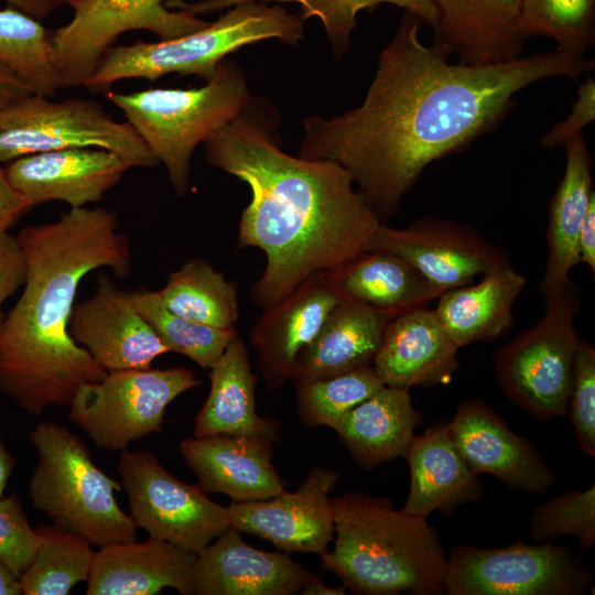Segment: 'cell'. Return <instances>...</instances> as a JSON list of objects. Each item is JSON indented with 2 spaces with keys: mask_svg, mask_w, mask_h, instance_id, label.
I'll return each instance as SVG.
<instances>
[{
  "mask_svg": "<svg viewBox=\"0 0 595 595\" xmlns=\"http://www.w3.org/2000/svg\"><path fill=\"white\" fill-rule=\"evenodd\" d=\"M422 24L404 11L358 107L303 121L298 155L345 167L381 221L432 162L493 131L522 89L594 69V60L558 48L488 65L451 63L421 41Z\"/></svg>",
  "mask_w": 595,
  "mask_h": 595,
  "instance_id": "1",
  "label": "cell"
},
{
  "mask_svg": "<svg viewBox=\"0 0 595 595\" xmlns=\"http://www.w3.org/2000/svg\"><path fill=\"white\" fill-rule=\"evenodd\" d=\"M279 125L271 101L252 96L204 143L210 165L249 186L238 245L266 256L250 289L251 301L262 310L366 251L382 224L345 167L284 152Z\"/></svg>",
  "mask_w": 595,
  "mask_h": 595,
  "instance_id": "2",
  "label": "cell"
},
{
  "mask_svg": "<svg viewBox=\"0 0 595 595\" xmlns=\"http://www.w3.org/2000/svg\"><path fill=\"white\" fill-rule=\"evenodd\" d=\"M17 239L26 262L23 291L0 324V390L31 415L69 407L77 390L108 372L69 334L80 281L109 268L131 270L129 238L116 213L71 208L53 223L26 226Z\"/></svg>",
  "mask_w": 595,
  "mask_h": 595,
  "instance_id": "3",
  "label": "cell"
},
{
  "mask_svg": "<svg viewBox=\"0 0 595 595\" xmlns=\"http://www.w3.org/2000/svg\"><path fill=\"white\" fill-rule=\"evenodd\" d=\"M332 507L334 548L321 556L324 572L358 594L445 593L447 555L425 518L356 491L333 497Z\"/></svg>",
  "mask_w": 595,
  "mask_h": 595,
  "instance_id": "4",
  "label": "cell"
},
{
  "mask_svg": "<svg viewBox=\"0 0 595 595\" xmlns=\"http://www.w3.org/2000/svg\"><path fill=\"white\" fill-rule=\"evenodd\" d=\"M251 97L244 69L230 58L223 60L214 76L197 88L107 94L159 164L165 166L177 196L188 190L196 147L232 121Z\"/></svg>",
  "mask_w": 595,
  "mask_h": 595,
  "instance_id": "5",
  "label": "cell"
},
{
  "mask_svg": "<svg viewBox=\"0 0 595 595\" xmlns=\"http://www.w3.org/2000/svg\"><path fill=\"white\" fill-rule=\"evenodd\" d=\"M303 34V20L280 3L240 2L190 34L109 47L85 87L102 90L122 79L155 80L169 74L207 82L223 60L244 46L272 39L295 45Z\"/></svg>",
  "mask_w": 595,
  "mask_h": 595,
  "instance_id": "6",
  "label": "cell"
},
{
  "mask_svg": "<svg viewBox=\"0 0 595 595\" xmlns=\"http://www.w3.org/2000/svg\"><path fill=\"white\" fill-rule=\"evenodd\" d=\"M29 441L37 454L29 480L35 509L98 548L137 540V526L115 497L121 483L94 463L77 435L45 421L32 429Z\"/></svg>",
  "mask_w": 595,
  "mask_h": 595,
  "instance_id": "7",
  "label": "cell"
},
{
  "mask_svg": "<svg viewBox=\"0 0 595 595\" xmlns=\"http://www.w3.org/2000/svg\"><path fill=\"white\" fill-rule=\"evenodd\" d=\"M542 294L541 318L500 346L493 355V366L500 389L515 405L550 420L569 413L581 340L575 326L581 303L573 281Z\"/></svg>",
  "mask_w": 595,
  "mask_h": 595,
  "instance_id": "8",
  "label": "cell"
},
{
  "mask_svg": "<svg viewBox=\"0 0 595 595\" xmlns=\"http://www.w3.org/2000/svg\"><path fill=\"white\" fill-rule=\"evenodd\" d=\"M50 98L31 93L0 108V163L45 151L97 148L117 154L129 169L159 165L134 129L100 104Z\"/></svg>",
  "mask_w": 595,
  "mask_h": 595,
  "instance_id": "9",
  "label": "cell"
},
{
  "mask_svg": "<svg viewBox=\"0 0 595 595\" xmlns=\"http://www.w3.org/2000/svg\"><path fill=\"white\" fill-rule=\"evenodd\" d=\"M199 385L184 367L112 370L77 390L68 416L98 447L121 452L160 433L167 405Z\"/></svg>",
  "mask_w": 595,
  "mask_h": 595,
  "instance_id": "10",
  "label": "cell"
},
{
  "mask_svg": "<svg viewBox=\"0 0 595 595\" xmlns=\"http://www.w3.org/2000/svg\"><path fill=\"white\" fill-rule=\"evenodd\" d=\"M593 574L565 545L522 540L498 548L457 545L447 556L450 595H581Z\"/></svg>",
  "mask_w": 595,
  "mask_h": 595,
  "instance_id": "11",
  "label": "cell"
},
{
  "mask_svg": "<svg viewBox=\"0 0 595 595\" xmlns=\"http://www.w3.org/2000/svg\"><path fill=\"white\" fill-rule=\"evenodd\" d=\"M119 453L117 470L130 517L150 538L199 553L230 528L227 507L197 484L174 477L153 453L128 448Z\"/></svg>",
  "mask_w": 595,
  "mask_h": 595,
  "instance_id": "12",
  "label": "cell"
},
{
  "mask_svg": "<svg viewBox=\"0 0 595 595\" xmlns=\"http://www.w3.org/2000/svg\"><path fill=\"white\" fill-rule=\"evenodd\" d=\"M167 0H69L72 19L52 32L64 87L85 86L104 54L123 33L145 30L159 40L180 37L209 22L166 7Z\"/></svg>",
  "mask_w": 595,
  "mask_h": 595,
  "instance_id": "13",
  "label": "cell"
},
{
  "mask_svg": "<svg viewBox=\"0 0 595 595\" xmlns=\"http://www.w3.org/2000/svg\"><path fill=\"white\" fill-rule=\"evenodd\" d=\"M367 250L400 256L443 291L511 264L502 248L468 224L431 216L416 218L405 228L380 224Z\"/></svg>",
  "mask_w": 595,
  "mask_h": 595,
  "instance_id": "14",
  "label": "cell"
},
{
  "mask_svg": "<svg viewBox=\"0 0 595 595\" xmlns=\"http://www.w3.org/2000/svg\"><path fill=\"white\" fill-rule=\"evenodd\" d=\"M337 483L336 472L316 465L293 493L284 490L268 499L231 501L227 507L229 527L264 539L281 551L322 556L334 539L331 493Z\"/></svg>",
  "mask_w": 595,
  "mask_h": 595,
  "instance_id": "15",
  "label": "cell"
},
{
  "mask_svg": "<svg viewBox=\"0 0 595 595\" xmlns=\"http://www.w3.org/2000/svg\"><path fill=\"white\" fill-rule=\"evenodd\" d=\"M447 430L476 475L490 474L513 489L538 495L556 484L552 467L531 441L510 430L482 400L462 402Z\"/></svg>",
  "mask_w": 595,
  "mask_h": 595,
  "instance_id": "16",
  "label": "cell"
},
{
  "mask_svg": "<svg viewBox=\"0 0 595 595\" xmlns=\"http://www.w3.org/2000/svg\"><path fill=\"white\" fill-rule=\"evenodd\" d=\"M69 334L107 371L147 369L170 353L149 323L106 274L95 293L73 309Z\"/></svg>",
  "mask_w": 595,
  "mask_h": 595,
  "instance_id": "17",
  "label": "cell"
},
{
  "mask_svg": "<svg viewBox=\"0 0 595 595\" xmlns=\"http://www.w3.org/2000/svg\"><path fill=\"white\" fill-rule=\"evenodd\" d=\"M4 169L32 207L57 201L79 208L100 202L129 167L110 151L71 148L24 155Z\"/></svg>",
  "mask_w": 595,
  "mask_h": 595,
  "instance_id": "18",
  "label": "cell"
},
{
  "mask_svg": "<svg viewBox=\"0 0 595 595\" xmlns=\"http://www.w3.org/2000/svg\"><path fill=\"white\" fill-rule=\"evenodd\" d=\"M340 302L325 274L315 275L263 310L250 332L257 367L267 389L292 380L296 358Z\"/></svg>",
  "mask_w": 595,
  "mask_h": 595,
  "instance_id": "19",
  "label": "cell"
},
{
  "mask_svg": "<svg viewBox=\"0 0 595 595\" xmlns=\"http://www.w3.org/2000/svg\"><path fill=\"white\" fill-rule=\"evenodd\" d=\"M315 575L288 554L251 547L229 528L197 553L194 594L291 595Z\"/></svg>",
  "mask_w": 595,
  "mask_h": 595,
  "instance_id": "20",
  "label": "cell"
},
{
  "mask_svg": "<svg viewBox=\"0 0 595 595\" xmlns=\"http://www.w3.org/2000/svg\"><path fill=\"white\" fill-rule=\"evenodd\" d=\"M272 444L261 436L213 434L185 439L178 451L205 493L246 502L285 490L272 464Z\"/></svg>",
  "mask_w": 595,
  "mask_h": 595,
  "instance_id": "21",
  "label": "cell"
},
{
  "mask_svg": "<svg viewBox=\"0 0 595 595\" xmlns=\"http://www.w3.org/2000/svg\"><path fill=\"white\" fill-rule=\"evenodd\" d=\"M458 349L434 310L421 307L387 323L371 365L385 386L434 387L452 380Z\"/></svg>",
  "mask_w": 595,
  "mask_h": 595,
  "instance_id": "22",
  "label": "cell"
},
{
  "mask_svg": "<svg viewBox=\"0 0 595 595\" xmlns=\"http://www.w3.org/2000/svg\"><path fill=\"white\" fill-rule=\"evenodd\" d=\"M437 20L433 46L466 65L502 63L522 56L521 0H431Z\"/></svg>",
  "mask_w": 595,
  "mask_h": 595,
  "instance_id": "23",
  "label": "cell"
},
{
  "mask_svg": "<svg viewBox=\"0 0 595 595\" xmlns=\"http://www.w3.org/2000/svg\"><path fill=\"white\" fill-rule=\"evenodd\" d=\"M197 553L150 538L125 541L95 551L87 595H154L165 587L194 594Z\"/></svg>",
  "mask_w": 595,
  "mask_h": 595,
  "instance_id": "24",
  "label": "cell"
},
{
  "mask_svg": "<svg viewBox=\"0 0 595 595\" xmlns=\"http://www.w3.org/2000/svg\"><path fill=\"white\" fill-rule=\"evenodd\" d=\"M403 458L410 467V491L402 510L428 518L434 511L451 515L477 501L483 487L454 444L447 423L440 422L414 435Z\"/></svg>",
  "mask_w": 595,
  "mask_h": 595,
  "instance_id": "25",
  "label": "cell"
},
{
  "mask_svg": "<svg viewBox=\"0 0 595 595\" xmlns=\"http://www.w3.org/2000/svg\"><path fill=\"white\" fill-rule=\"evenodd\" d=\"M340 301L391 318L426 307L443 292L398 255L366 250L325 274Z\"/></svg>",
  "mask_w": 595,
  "mask_h": 595,
  "instance_id": "26",
  "label": "cell"
},
{
  "mask_svg": "<svg viewBox=\"0 0 595 595\" xmlns=\"http://www.w3.org/2000/svg\"><path fill=\"white\" fill-rule=\"evenodd\" d=\"M421 421L409 390L383 386L328 428L336 432L358 465L372 469L403 457Z\"/></svg>",
  "mask_w": 595,
  "mask_h": 595,
  "instance_id": "27",
  "label": "cell"
},
{
  "mask_svg": "<svg viewBox=\"0 0 595 595\" xmlns=\"http://www.w3.org/2000/svg\"><path fill=\"white\" fill-rule=\"evenodd\" d=\"M210 389L194 424V436L213 434L252 435L279 440L278 420L256 410L257 376L248 349L237 334L209 369Z\"/></svg>",
  "mask_w": 595,
  "mask_h": 595,
  "instance_id": "28",
  "label": "cell"
},
{
  "mask_svg": "<svg viewBox=\"0 0 595 595\" xmlns=\"http://www.w3.org/2000/svg\"><path fill=\"white\" fill-rule=\"evenodd\" d=\"M527 279L512 266L491 270L475 284L443 292L433 309L458 347L505 336L513 327V305Z\"/></svg>",
  "mask_w": 595,
  "mask_h": 595,
  "instance_id": "29",
  "label": "cell"
},
{
  "mask_svg": "<svg viewBox=\"0 0 595 595\" xmlns=\"http://www.w3.org/2000/svg\"><path fill=\"white\" fill-rule=\"evenodd\" d=\"M566 161L548 209L547 260L540 292L570 283L571 270L580 263L578 234L591 199L593 159L583 134L566 141Z\"/></svg>",
  "mask_w": 595,
  "mask_h": 595,
  "instance_id": "30",
  "label": "cell"
},
{
  "mask_svg": "<svg viewBox=\"0 0 595 595\" xmlns=\"http://www.w3.org/2000/svg\"><path fill=\"white\" fill-rule=\"evenodd\" d=\"M391 317L340 301L296 358L292 381L332 377L369 366Z\"/></svg>",
  "mask_w": 595,
  "mask_h": 595,
  "instance_id": "31",
  "label": "cell"
},
{
  "mask_svg": "<svg viewBox=\"0 0 595 595\" xmlns=\"http://www.w3.org/2000/svg\"><path fill=\"white\" fill-rule=\"evenodd\" d=\"M159 293L169 311L204 325L234 328L239 317L235 283L204 259L185 261Z\"/></svg>",
  "mask_w": 595,
  "mask_h": 595,
  "instance_id": "32",
  "label": "cell"
},
{
  "mask_svg": "<svg viewBox=\"0 0 595 595\" xmlns=\"http://www.w3.org/2000/svg\"><path fill=\"white\" fill-rule=\"evenodd\" d=\"M0 65L33 93L53 97L64 88L50 32L40 20L10 6L0 9Z\"/></svg>",
  "mask_w": 595,
  "mask_h": 595,
  "instance_id": "33",
  "label": "cell"
},
{
  "mask_svg": "<svg viewBox=\"0 0 595 595\" xmlns=\"http://www.w3.org/2000/svg\"><path fill=\"white\" fill-rule=\"evenodd\" d=\"M246 1L269 3H296L304 21L317 18L326 33L335 60L343 58L351 48V33L357 24V15L363 10L371 11L380 4H392L415 14L432 29L437 14L431 0H178L176 7L193 15L228 9Z\"/></svg>",
  "mask_w": 595,
  "mask_h": 595,
  "instance_id": "34",
  "label": "cell"
},
{
  "mask_svg": "<svg viewBox=\"0 0 595 595\" xmlns=\"http://www.w3.org/2000/svg\"><path fill=\"white\" fill-rule=\"evenodd\" d=\"M40 537L37 552L19 577L24 595H67L87 582L95 551L83 537L57 524L35 528Z\"/></svg>",
  "mask_w": 595,
  "mask_h": 595,
  "instance_id": "35",
  "label": "cell"
},
{
  "mask_svg": "<svg viewBox=\"0 0 595 595\" xmlns=\"http://www.w3.org/2000/svg\"><path fill=\"white\" fill-rule=\"evenodd\" d=\"M133 307L149 323L169 351L188 357L204 369H210L229 342L236 327L221 329L204 325L169 311L159 291L127 292Z\"/></svg>",
  "mask_w": 595,
  "mask_h": 595,
  "instance_id": "36",
  "label": "cell"
},
{
  "mask_svg": "<svg viewBox=\"0 0 595 595\" xmlns=\"http://www.w3.org/2000/svg\"><path fill=\"white\" fill-rule=\"evenodd\" d=\"M520 34L549 37L556 48L585 55L595 43V0H521Z\"/></svg>",
  "mask_w": 595,
  "mask_h": 595,
  "instance_id": "37",
  "label": "cell"
},
{
  "mask_svg": "<svg viewBox=\"0 0 595 595\" xmlns=\"http://www.w3.org/2000/svg\"><path fill=\"white\" fill-rule=\"evenodd\" d=\"M383 386L372 365L332 377L298 381L299 419L306 428L329 426Z\"/></svg>",
  "mask_w": 595,
  "mask_h": 595,
  "instance_id": "38",
  "label": "cell"
},
{
  "mask_svg": "<svg viewBox=\"0 0 595 595\" xmlns=\"http://www.w3.org/2000/svg\"><path fill=\"white\" fill-rule=\"evenodd\" d=\"M529 536L536 543L560 536L578 540L589 551L595 544V486L565 491L534 507L529 519Z\"/></svg>",
  "mask_w": 595,
  "mask_h": 595,
  "instance_id": "39",
  "label": "cell"
},
{
  "mask_svg": "<svg viewBox=\"0 0 595 595\" xmlns=\"http://www.w3.org/2000/svg\"><path fill=\"white\" fill-rule=\"evenodd\" d=\"M580 448L595 456V348L580 340L573 365L569 413Z\"/></svg>",
  "mask_w": 595,
  "mask_h": 595,
  "instance_id": "40",
  "label": "cell"
},
{
  "mask_svg": "<svg viewBox=\"0 0 595 595\" xmlns=\"http://www.w3.org/2000/svg\"><path fill=\"white\" fill-rule=\"evenodd\" d=\"M40 537L15 494L0 498V562L19 580L32 563Z\"/></svg>",
  "mask_w": 595,
  "mask_h": 595,
  "instance_id": "41",
  "label": "cell"
},
{
  "mask_svg": "<svg viewBox=\"0 0 595 595\" xmlns=\"http://www.w3.org/2000/svg\"><path fill=\"white\" fill-rule=\"evenodd\" d=\"M595 119V80L587 74L585 80L577 88V98L571 112L565 119L559 121L539 140L543 149H553L563 145L573 137L581 134L583 129Z\"/></svg>",
  "mask_w": 595,
  "mask_h": 595,
  "instance_id": "42",
  "label": "cell"
},
{
  "mask_svg": "<svg viewBox=\"0 0 595 595\" xmlns=\"http://www.w3.org/2000/svg\"><path fill=\"white\" fill-rule=\"evenodd\" d=\"M26 262L23 250L9 232L0 236V324L4 318L3 303L24 283Z\"/></svg>",
  "mask_w": 595,
  "mask_h": 595,
  "instance_id": "43",
  "label": "cell"
},
{
  "mask_svg": "<svg viewBox=\"0 0 595 595\" xmlns=\"http://www.w3.org/2000/svg\"><path fill=\"white\" fill-rule=\"evenodd\" d=\"M32 206L10 183L0 163V236L8 232Z\"/></svg>",
  "mask_w": 595,
  "mask_h": 595,
  "instance_id": "44",
  "label": "cell"
},
{
  "mask_svg": "<svg viewBox=\"0 0 595 595\" xmlns=\"http://www.w3.org/2000/svg\"><path fill=\"white\" fill-rule=\"evenodd\" d=\"M580 263H585L595 273V196L585 213L578 234Z\"/></svg>",
  "mask_w": 595,
  "mask_h": 595,
  "instance_id": "45",
  "label": "cell"
},
{
  "mask_svg": "<svg viewBox=\"0 0 595 595\" xmlns=\"http://www.w3.org/2000/svg\"><path fill=\"white\" fill-rule=\"evenodd\" d=\"M31 93L32 89L24 80L0 65V108Z\"/></svg>",
  "mask_w": 595,
  "mask_h": 595,
  "instance_id": "46",
  "label": "cell"
},
{
  "mask_svg": "<svg viewBox=\"0 0 595 595\" xmlns=\"http://www.w3.org/2000/svg\"><path fill=\"white\" fill-rule=\"evenodd\" d=\"M10 6L42 20L53 13L67 0H6Z\"/></svg>",
  "mask_w": 595,
  "mask_h": 595,
  "instance_id": "47",
  "label": "cell"
},
{
  "mask_svg": "<svg viewBox=\"0 0 595 595\" xmlns=\"http://www.w3.org/2000/svg\"><path fill=\"white\" fill-rule=\"evenodd\" d=\"M301 595H345L347 594L345 586L331 587L325 585L320 575H315L309 581L299 592Z\"/></svg>",
  "mask_w": 595,
  "mask_h": 595,
  "instance_id": "48",
  "label": "cell"
},
{
  "mask_svg": "<svg viewBox=\"0 0 595 595\" xmlns=\"http://www.w3.org/2000/svg\"><path fill=\"white\" fill-rule=\"evenodd\" d=\"M15 459L6 447L0 436V498L4 495L7 484L14 469Z\"/></svg>",
  "mask_w": 595,
  "mask_h": 595,
  "instance_id": "49",
  "label": "cell"
},
{
  "mask_svg": "<svg viewBox=\"0 0 595 595\" xmlns=\"http://www.w3.org/2000/svg\"><path fill=\"white\" fill-rule=\"evenodd\" d=\"M22 594L19 580L0 562V595Z\"/></svg>",
  "mask_w": 595,
  "mask_h": 595,
  "instance_id": "50",
  "label": "cell"
},
{
  "mask_svg": "<svg viewBox=\"0 0 595 595\" xmlns=\"http://www.w3.org/2000/svg\"><path fill=\"white\" fill-rule=\"evenodd\" d=\"M68 1H69V0H67V2H68Z\"/></svg>",
  "mask_w": 595,
  "mask_h": 595,
  "instance_id": "51",
  "label": "cell"
}]
</instances>
